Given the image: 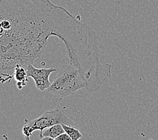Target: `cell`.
<instances>
[{
  "instance_id": "cell-4",
  "label": "cell",
  "mask_w": 158,
  "mask_h": 140,
  "mask_svg": "<svg viewBox=\"0 0 158 140\" xmlns=\"http://www.w3.org/2000/svg\"><path fill=\"white\" fill-rule=\"evenodd\" d=\"M28 77L32 78L35 81L37 89L44 92L49 88L51 83L49 77L52 72L58 70L54 67L51 68H36L33 64H29L26 67Z\"/></svg>"
},
{
  "instance_id": "cell-6",
  "label": "cell",
  "mask_w": 158,
  "mask_h": 140,
  "mask_svg": "<svg viewBox=\"0 0 158 140\" xmlns=\"http://www.w3.org/2000/svg\"><path fill=\"white\" fill-rule=\"evenodd\" d=\"M14 78L16 82V86L19 90H22L23 87L27 84L28 76L26 69L22 66H17L13 71Z\"/></svg>"
},
{
  "instance_id": "cell-8",
  "label": "cell",
  "mask_w": 158,
  "mask_h": 140,
  "mask_svg": "<svg viewBox=\"0 0 158 140\" xmlns=\"http://www.w3.org/2000/svg\"><path fill=\"white\" fill-rule=\"evenodd\" d=\"M55 140H71V138L68 134H66L65 132V133H63L59 136H58V137L55 139Z\"/></svg>"
},
{
  "instance_id": "cell-3",
  "label": "cell",
  "mask_w": 158,
  "mask_h": 140,
  "mask_svg": "<svg viewBox=\"0 0 158 140\" xmlns=\"http://www.w3.org/2000/svg\"><path fill=\"white\" fill-rule=\"evenodd\" d=\"M57 124H65L75 125V123L61 110L55 109L51 111H47L42 115L35 119H25L24 125L22 128V133L26 140L31 139V135L35 131H42L45 128L49 127Z\"/></svg>"
},
{
  "instance_id": "cell-5",
  "label": "cell",
  "mask_w": 158,
  "mask_h": 140,
  "mask_svg": "<svg viewBox=\"0 0 158 140\" xmlns=\"http://www.w3.org/2000/svg\"><path fill=\"white\" fill-rule=\"evenodd\" d=\"M65 133V130L62 126V124H57L49 127L45 128L40 131V139H55L61 134Z\"/></svg>"
},
{
  "instance_id": "cell-1",
  "label": "cell",
  "mask_w": 158,
  "mask_h": 140,
  "mask_svg": "<svg viewBox=\"0 0 158 140\" xmlns=\"http://www.w3.org/2000/svg\"><path fill=\"white\" fill-rule=\"evenodd\" d=\"M57 5L50 0H0V69L33 64L54 36Z\"/></svg>"
},
{
  "instance_id": "cell-2",
  "label": "cell",
  "mask_w": 158,
  "mask_h": 140,
  "mask_svg": "<svg viewBox=\"0 0 158 140\" xmlns=\"http://www.w3.org/2000/svg\"><path fill=\"white\" fill-rule=\"evenodd\" d=\"M88 82L78 68L67 62L58 70V73L47 92L51 96L63 99L73 96L79 90H88Z\"/></svg>"
},
{
  "instance_id": "cell-7",
  "label": "cell",
  "mask_w": 158,
  "mask_h": 140,
  "mask_svg": "<svg viewBox=\"0 0 158 140\" xmlns=\"http://www.w3.org/2000/svg\"><path fill=\"white\" fill-rule=\"evenodd\" d=\"M62 126L65 133L70 136L71 140H78L82 138V134L78 129V128L74 125L62 124Z\"/></svg>"
}]
</instances>
